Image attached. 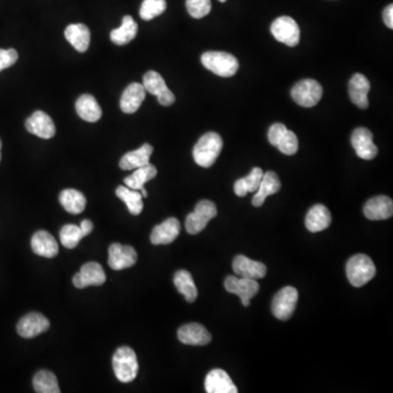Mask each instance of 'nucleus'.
I'll use <instances>...</instances> for the list:
<instances>
[{
    "instance_id": "2eb2a0df",
    "label": "nucleus",
    "mask_w": 393,
    "mask_h": 393,
    "mask_svg": "<svg viewBox=\"0 0 393 393\" xmlns=\"http://www.w3.org/2000/svg\"><path fill=\"white\" fill-rule=\"evenodd\" d=\"M25 128L32 135L42 139H51L55 135L56 127L53 119L42 111H34L25 121Z\"/></svg>"
},
{
    "instance_id": "f03ea898",
    "label": "nucleus",
    "mask_w": 393,
    "mask_h": 393,
    "mask_svg": "<svg viewBox=\"0 0 393 393\" xmlns=\"http://www.w3.org/2000/svg\"><path fill=\"white\" fill-rule=\"evenodd\" d=\"M375 274L376 267L374 261L366 255H355L346 263V275L353 286H364L374 279Z\"/></svg>"
},
{
    "instance_id": "473e14b6",
    "label": "nucleus",
    "mask_w": 393,
    "mask_h": 393,
    "mask_svg": "<svg viewBox=\"0 0 393 393\" xmlns=\"http://www.w3.org/2000/svg\"><path fill=\"white\" fill-rule=\"evenodd\" d=\"M263 171L260 167H255L250 171L248 176L238 179L235 181L234 191L238 197H245L248 193L258 191L261 179H262Z\"/></svg>"
},
{
    "instance_id": "bb28decb",
    "label": "nucleus",
    "mask_w": 393,
    "mask_h": 393,
    "mask_svg": "<svg viewBox=\"0 0 393 393\" xmlns=\"http://www.w3.org/2000/svg\"><path fill=\"white\" fill-rule=\"evenodd\" d=\"M65 37L80 53H85L89 49L91 32L87 25L83 23L68 25L67 29L65 30Z\"/></svg>"
},
{
    "instance_id": "c03bdc74",
    "label": "nucleus",
    "mask_w": 393,
    "mask_h": 393,
    "mask_svg": "<svg viewBox=\"0 0 393 393\" xmlns=\"http://www.w3.org/2000/svg\"><path fill=\"white\" fill-rule=\"evenodd\" d=\"M140 191H141V193H141V195H143V198H147V191H145V187H143V188H141Z\"/></svg>"
},
{
    "instance_id": "f257e3e1",
    "label": "nucleus",
    "mask_w": 393,
    "mask_h": 393,
    "mask_svg": "<svg viewBox=\"0 0 393 393\" xmlns=\"http://www.w3.org/2000/svg\"><path fill=\"white\" fill-rule=\"evenodd\" d=\"M223 149V140L217 133H207L199 139L193 147V159L199 167H212Z\"/></svg>"
},
{
    "instance_id": "393cba45",
    "label": "nucleus",
    "mask_w": 393,
    "mask_h": 393,
    "mask_svg": "<svg viewBox=\"0 0 393 393\" xmlns=\"http://www.w3.org/2000/svg\"><path fill=\"white\" fill-rule=\"evenodd\" d=\"M331 224V213L328 207L323 205H316L311 207L306 215L305 225L309 232H321L328 229Z\"/></svg>"
},
{
    "instance_id": "a878e982",
    "label": "nucleus",
    "mask_w": 393,
    "mask_h": 393,
    "mask_svg": "<svg viewBox=\"0 0 393 393\" xmlns=\"http://www.w3.org/2000/svg\"><path fill=\"white\" fill-rule=\"evenodd\" d=\"M281 189V181L277 173L274 171H267L263 173L262 179L259 185L256 195H253V207H259L263 205L265 199L269 195H274Z\"/></svg>"
},
{
    "instance_id": "f3484780",
    "label": "nucleus",
    "mask_w": 393,
    "mask_h": 393,
    "mask_svg": "<svg viewBox=\"0 0 393 393\" xmlns=\"http://www.w3.org/2000/svg\"><path fill=\"white\" fill-rule=\"evenodd\" d=\"M179 233L181 223L179 219L169 217L153 229L150 239L153 245H169L179 237Z\"/></svg>"
},
{
    "instance_id": "20e7f679",
    "label": "nucleus",
    "mask_w": 393,
    "mask_h": 393,
    "mask_svg": "<svg viewBox=\"0 0 393 393\" xmlns=\"http://www.w3.org/2000/svg\"><path fill=\"white\" fill-rule=\"evenodd\" d=\"M113 368L115 376L121 382L135 380L139 372L137 355L129 346L117 349L113 356Z\"/></svg>"
},
{
    "instance_id": "4c0bfd02",
    "label": "nucleus",
    "mask_w": 393,
    "mask_h": 393,
    "mask_svg": "<svg viewBox=\"0 0 393 393\" xmlns=\"http://www.w3.org/2000/svg\"><path fill=\"white\" fill-rule=\"evenodd\" d=\"M186 7L189 15L195 19H201L211 11V0H186Z\"/></svg>"
},
{
    "instance_id": "ddd939ff",
    "label": "nucleus",
    "mask_w": 393,
    "mask_h": 393,
    "mask_svg": "<svg viewBox=\"0 0 393 393\" xmlns=\"http://www.w3.org/2000/svg\"><path fill=\"white\" fill-rule=\"evenodd\" d=\"M49 321L39 313H30L18 322L17 331L20 337L32 339L49 330Z\"/></svg>"
},
{
    "instance_id": "7ed1b4c3",
    "label": "nucleus",
    "mask_w": 393,
    "mask_h": 393,
    "mask_svg": "<svg viewBox=\"0 0 393 393\" xmlns=\"http://www.w3.org/2000/svg\"><path fill=\"white\" fill-rule=\"evenodd\" d=\"M201 63L207 71L224 78L236 75L239 68L236 57L225 52H207L201 56Z\"/></svg>"
},
{
    "instance_id": "ea45409f",
    "label": "nucleus",
    "mask_w": 393,
    "mask_h": 393,
    "mask_svg": "<svg viewBox=\"0 0 393 393\" xmlns=\"http://www.w3.org/2000/svg\"><path fill=\"white\" fill-rule=\"evenodd\" d=\"M18 59L19 55L16 49H0V71L15 65Z\"/></svg>"
},
{
    "instance_id": "a211bd4d",
    "label": "nucleus",
    "mask_w": 393,
    "mask_h": 393,
    "mask_svg": "<svg viewBox=\"0 0 393 393\" xmlns=\"http://www.w3.org/2000/svg\"><path fill=\"white\" fill-rule=\"evenodd\" d=\"M365 217L372 221L388 219L393 214V201L387 195H377L369 199L364 207Z\"/></svg>"
},
{
    "instance_id": "7c9ffc66",
    "label": "nucleus",
    "mask_w": 393,
    "mask_h": 393,
    "mask_svg": "<svg viewBox=\"0 0 393 393\" xmlns=\"http://www.w3.org/2000/svg\"><path fill=\"white\" fill-rule=\"evenodd\" d=\"M157 174V167L149 163L145 167L135 169L131 176L126 177L123 179V183H125V186L128 187V188L133 189V191H140L141 188L145 187V183L155 179Z\"/></svg>"
},
{
    "instance_id": "cd10ccee",
    "label": "nucleus",
    "mask_w": 393,
    "mask_h": 393,
    "mask_svg": "<svg viewBox=\"0 0 393 393\" xmlns=\"http://www.w3.org/2000/svg\"><path fill=\"white\" fill-rule=\"evenodd\" d=\"M75 111L80 119L89 123H95L102 117V109L95 97L83 95L75 102Z\"/></svg>"
},
{
    "instance_id": "423d86ee",
    "label": "nucleus",
    "mask_w": 393,
    "mask_h": 393,
    "mask_svg": "<svg viewBox=\"0 0 393 393\" xmlns=\"http://www.w3.org/2000/svg\"><path fill=\"white\" fill-rule=\"evenodd\" d=\"M322 87L316 80L299 81L291 91L293 99L303 107H314L322 97Z\"/></svg>"
},
{
    "instance_id": "f8f14e48",
    "label": "nucleus",
    "mask_w": 393,
    "mask_h": 393,
    "mask_svg": "<svg viewBox=\"0 0 393 393\" xmlns=\"http://www.w3.org/2000/svg\"><path fill=\"white\" fill-rule=\"evenodd\" d=\"M138 255L135 248L127 245L111 244L109 248V265L113 270L131 268L137 262Z\"/></svg>"
},
{
    "instance_id": "c85d7f7f",
    "label": "nucleus",
    "mask_w": 393,
    "mask_h": 393,
    "mask_svg": "<svg viewBox=\"0 0 393 393\" xmlns=\"http://www.w3.org/2000/svg\"><path fill=\"white\" fill-rule=\"evenodd\" d=\"M59 201L67 212L71 214H80L83 212L87 205V199L81 191L75 189H65L59 195Z\"/></svg>"
},
{
    "instance_id": "6e6552de",
    "label": "nucleus",
    "mask_w": 393,
    "mask_h": 393,
    "mask_svg": "<svg viewBox=\"0 0 393 393\" xmlns=\"http://www.w3.org/2000/svg\"><path fill=\"white\" fill-rule=\"evenodd\" d=\"M224 286L227 292L237 295L245 307L250 305L249 301L258 294L259 289H260L257 280L234 277V275H229L225 279Z\"/></svg>"
},
{
    "instance_id": "6ab92c4d",
    "label": "nucleus",
    "mask_w": 393,
    "mask_h": 393,
    "mask_svg": "<svg viewBox=\"0 0 393 393\" xmlns=\"http://www.w3.org/2000/svg\"><path fill=\"white\" fill-rule=\"evenodd\" d=\"M205 388L207 393H236L232 379L222 369H213L205 377Z\"/></svg>"
},
{
    "instance_id": "79ce46f5",
    "label": "nucleus",
    "mask_w": 393,
    "mask_h": 393,
    "mask_svg": "<svg viewBox=\"0 0 393 393\" xmlns=\"http://www.w3.org/2000/svg\"><path fill=\"white\" fill-rule=\"evenodd\" d=\"M382 17H384L385 25L389 28V29H393V5H389L384 10V13H382Z\"/></svg>"
},
{
    "instance_id": "39448f33",
    "label": "nucleus",
    "mask_w": 393,
    "mask_h": 393,
    "mask_svg": "<svg viewBox=\"0 0 393 393\" xmlns=\"http://www.w3.org/2000/svg\"><path fill=\"white\" fill-rule=\"evenodd\" d=\"M217 205L210 200H201L195 205V211L186 217L187 232L191 235L199 234L205 229L210 219L217 217Z\"/></svg>"
},
{
    "instance_id": "1a4fd4ad",
    "label": "nucleus",
    "mask_w": 393,
    "mask_h": 393,
    "mask_svg": "<svg viewBox=\"0 0 393 393\" xmlns=\"http://www.w3.org/2000/svg\"><path fill=\"white\" fill-rule=\"evenodd\" d=\"M298 292L293 286H285L273 297L272 313L277 319L287 320L294 314Z\"/></svg>"
},
{
    "instance_id": "412c9836",
    "label": "nucleus",
    "mask_w": 393,
    "mask_h": 393,
    "mask_svg": "<svg viewBox=\"0 0 393 393\" xmlns=\"http://www.w3.org/2000/svg\"><path fill=\"white\" fill-rule=\"evenodd\" d=\"M370 83L362 73H355L349 83V95L351 101L362 109H366L369 105L368 93Z\"/></svg>"
},
{
    "instance_id": "e433bc0d",
    "label": "nucleus",
    "mask_w": 393,
    "mask_h": 393,
    "mask_svg": "<svg viewBox=\"0 0 393 393\" xmlns=\"http://www.w3.org/2000/svg\"><path fill=\"white\" fill-rule=\"evenodd\" d=\"M167 9L165 0H143L140 8L141 19L145 21L155 19L164 13Z\"/></svg>"
},
{
    "instance_id": "aec40b11",
    "label": "nucleus",
    "mask_w": 393,
    "mask_h": 393,
    "mask_svg": "<svg viewBox=\"0 0 393 393\" xmlns=\"http://www.w3.org/2000/svg\"><path fill=\"white\" fill-rule=\"evenodd\" d=\"M233 270L238 277L251 279V280H259L267 274L265 265L259 261L251 260L241 255L237 256L233 261Z\"/></svg>"
},
{
    "instance_id": "c9c22d12",
    "label": "nucleus",
    "mask_w": 393,
    "mask_h": 393,
    "mask_svg": "<svg viewBox=\"0 0 393 393\" xmlns=\"http://www.w3.org/2000/svg\"><path fill=\"white\" fill-rule=\"evenodd\" d=\"M61 244L68 249H73L79 245L80 241L83 238L85 234L80 226L75 224L64 225L59 233Z\"/></svg>"
},
{
    "instance_id": "dca6fc26",
    "label": "nucleus",
    "mask_w": 393,
    "mask_h": 393,
    "mask_svg": "<svg viewBox=\"0 0 393 393\" xmlns=\"http://www.w3.org/2000/svg\"><path fill=\"white\" fill-rule=\"evenodd\" d=\"M179 340L187 345H207L212 340L210 332L200 323H188L179 328Z\"/></svg>"
},
{
    "instance_id": "c756f323",
    "label": "nucleus",
    "mask_w": 393,
    "mask_h": 393,
    "mask_svg": "<svg viewBox=\"0 0 393 393\" xmlns=\"http://www.w3.org/2000/svg\"><path fill=\"white\" fill-rule=\"evenodd\" d=\"M137 33V22L131 16H126L123 18L121 27L111 32V40L116 45H126L135 39Z\"/></svg>"
},
{
    "instance_id": "4468645a",
    "label": "nucleus",
    "mask_w": 393,
    "mask_h": 393,
    "mask_svg": "<svg viewBox=\"0 0 393 393\" xmlns=\"http://www.w3.org/2000/svg\"><path fill=\"white\" fill-rule=\"evenodd\" d=\"M372 131L367 128L355 129L353 131L352 137H351V143L352 147L356 151V155L363 159H373L378 155V147L375 145L373 141Z\"/></svg>"
},
{
    "instance_id": "f704fd0d",
    "label": "nucleus",
    "mask_w": 393,
    "mask_h": 393,
    "mask_svg": "<svg viewBox=\"0 0 393 393\" xmlns=\"http://www.w3.org/2000/svg\"><path fill=\"white\" fill-rule=\"evenodd\" d=\"M34 390L39 393H59V381L49 370H40L33 378Z\"/></svg>"
},
{
    "instance_id": "49530a36",
    "label": "nucleus",
    "mask_w": 393,
    "mask_h": 393,
    "mask_svg": "<svg viewBox=\"0 0 393 393\" xmlns=\"http://www.w3.org/2000/svg\"><path fill=\"white\" fill-rule=\"evenodd\" d=\"M219 1H221V3H225V1H226V0H219Z\"/></svg>"
},
{
    "instance_id": "37998d69",
    "label": "nucleus",
    "mask_w": 393,
    "mask_h": 393,
    "mask_svg": "<svg viewBox=\"0 0 393 393\" xmlns=\"http://www.w3.org/2000/svg\"><path fill=\"white\" fill-rule=\"evenodd\" d=\"M80 229L83 231L85 236H87L93 231V223L90 219H83L81 224H80Z\"/></svg>"
},
{
    "instance_id": "58836bf2",
    "label": "nucleus",
    "mask_w": 393,
    "mask_h": 393,
    "mask_svg": "<svg viewBox=\"0 0 393 393\" xmlns=\"http://www.w3.org/2000/svg\"><path fill=\"white\" fill-rule=\"evenodd\" d=\"M277 149L285 155H294L298 151V139L293 131L287 129L285 135L277 145Z\"/></svg>"
},
{
    "instance_id": "4be33fe9",
    "label": "nucleus",
    "mask_w": 393,
    "mask_h": 393,
    "mask_svg": "<svg viewBox=\"0 0 393 393\" xmlns=\"http://www.w3.org/2000/svg\"><path fill=\"white\" fill-rule=\"evenodd\" d=\"M32 250L37 253V256L44 258H54L59 255V244L54 238L53 235L46 231H39L32 237Z\"/></svg>"
},
{
    "instance_id": "b1692460",
    "label": "nucleus",
    "mask_w": 393,
    "mask_h": 393,
    "mask_svg": "<svg viewBox=\"0 0 393 393\" xmlns=\"http://www.w3.org/2000/svg\"><path fill=\"white\" fill-rule=\"evenodd\" d=\"M152 153V145L145 143L139 149L126 153L119 162V167L123 171H131V169L145 167V165L149 164L150 157H151Z\"/></svg>"
},
{
    "instance_id": "0eeeda50",
    "label": "nucleus",
    "mask_w": 393,
    "mask_h": 393,
    "mask_svg": "<svg viewBox=\"0 0 393 393\" xmlns=\"http://www.w3.org/2000/svg\"><path fill=\"white\" fill-rule=\"evenodd\" d=\"M271 33L277 41L294 47L301 40V30L293 18L283 16L277 18L271 25Z\"/></svg>"
},
{
    "instance_id": "9b49d317",
    "label": "nucleus",
    "mask_w": 393,
    "mask_h": 393,
    "mask_svg": "<svg viewBox=\"0 0 393 393\" xmlns=\"http://www.w3.org/2000/svg\"><path fill=\"white\" fill-rule=\"evenodd\" d=\"M107 281V274L103 267L97 262H87L80 269V272L75 274L73 282L77 289H85L87 286H99Z\"/></svg>"
},
{
    "instance_id": "2f4dec72",
    "label": "nucleus",
    "mask_w": 393,
    "mask_h": 393,
    "mask_svg": "<svg viewBox=\"0 0 393 393\" xmlns=\"http://www.w3.org/2000/svg\"><path fill=\"white\" fill-rule=\"evenodd\" d=\"M174 284L179 292L183 295L187 302H195L198 297V290L191 273L186 270H179L175 273Z\"/></svg>"
},
{
    "instance_id": "5701e85b",
    "label": "nucleus",
    "mask_w": 393,
    "mask_h": 393,
    "mask_svg": "<svg viewBox=\"0 0 393 393\" xmlns=\"http://www.w3.org/2000/svg\"><path fill=\"white\" fill-rule=\"evenodd\" d=\"M145 87L141 83H133L126 87L121 99V109L123 113L133 114L139 109L145 99Z\"/></svg>"
},
{
    "instance_id": "72a5a7b5",
    "label": "nucleus",
    "mask_w": 393,
    "mask_h": 393,
    "mask_svg": "<svg viewBox=\"0 0 393 393\" xmlns=\"http://www.w3.org/2000/svg\"><path fill=\"white\" fill-rule=\"evenodd\" d=\"M116 195L126 203L131 214L139 215L143 212V195L139 191H133L127 186H119L116 189Z\"/></svg>"
},
{
    "instance_id": "9d476101",
    "label": "nucleus",
    "mask_w": 393,
    "mask_h": 393,
    "mask_svg": "<svg viewBox=\"0 0 393 393\" xmlns=\"http://www.w3.org/2000/svg\"><path fill=\"white\" fill-rule=\"evenodd\" d=\"M143 87L150 95H155L163 107H171L175 103V95L167 87L164 79L157 71H150L143 75Z\"/></svg>"
},
{
    "instance_id": "a18cd8bd",
    "label": "nucleus",
    "mask_w": 393,
    "mask_h": 393,
    "mask_svg": "<svg viewBox=\"0 0 393 393\" xmlns=\"http://www.w3.org/2000/svg\"><path fill=\"white\" fill-rule=\"evenodd\" d=\"M1 147H3V145H1V140H0V159H1Z\"/></svg>"
},
{
    "instance_id": "a19ab883",
    "label": "nucleus",
    "mask_w": 393,
    "mask_h": 393,
    "mask_svg": "<svg viewBox=\"0 0 393 393\" xmlns=\"http://www.w3.org/2000/svg\"><path fill=\"white\" fill-rule=\"evenodd\" d=\"M286 131L287 128L284 125H283V123H273L268 131L269 143H270L271 145H274V147H277V143H279V141L281 140V138L285 135Z\"/></svg>"
}]
</instances>
